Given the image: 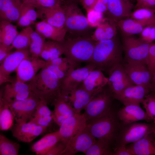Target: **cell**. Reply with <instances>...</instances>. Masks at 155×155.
<instances>
[{
	"label": "cell",
	"mask_w": 155,
	"mask_h": 155,
	"mask_svg": "<svg viewBox=\"0 0 155 155\" xmlns=\"http://www.w3.org/2000/svg\"><path fill=\"white\" fill-rule=\"evenodd\" d=\"M123 52L122 44L117 36L95 42L92 58L89 63L96 69L108 74L115 67L123 63Z\"/></svg>",
	"instance_id": "obj_1"
},
{
	"label": "cell",
	"mask_w": 155,
	"mask_h": 155,
	"mask_svg": "<svg viewBox=\"0 0 155 155\" xmlns=\"http://www.w3.org/2000/svg\"><path fill=\"white\" fill-rule=\"evenodd\" d=\"M28 83L31 90L48 104L53 105L61 96V81L45 66Z\"/></svg>",
	"instance_id": "obj_2"
},
{
	"label": "cell",
	"mask_w": 155,
	"mask_h": 155,
	"mask_svg": "<svg viewBox=\"0 0 155 155\" xmlns=\"http://www.w3.org/2000/svg\"><path fill=\"white\" fill-rule=\"evenodd\" d=\"M61 42L63 54L76 68L81 63L91 61L95 43L91 36L68 37Z\"/></svg>",
	"instance_id": "obj_3"
},
{
	"label": "cell",
	"mask_w": 155,
	"mask_h": 155,
	"mask_svg": "<svg viewBox=\"0 0 155 155\" xmlns=\"http://www.w3.org/2000/svg\"><path fill=\"white\" fill-rule=\"evenodd\" d=\"M121 123L117 113L112 109L104 115L87 123V127L97 140L104 141L114 148Z\"/></svg>",
	"instance_id": "obj_4"
},
{
	"label": "cell",
	"mask_w": 155,
	"mask_h": 155,
	"mask_svg": "<svg viewBox=\"0 0 155 155\" xmlns=\"http://www.w3.org/2000/svg\"><path fill=\"white\" fill-rule=\"evenodd\" d=\"M64 7L66 17L64 28L67 33L69 34V37L91 36L89 33L92 28L89 26L86 17L76 3L70 1Z\"/></svg>",
	"instance_id": "obj_5"
},
{
	"label": "cell",
	"mask_w": 155,
	"mask_h": 155,
	"mask_svg": "<svg viewBox=\"0 0 155 155\" xmlns=\"http://www.w3.org/2000/svg\"><path fill=\"white\" fill-rule=\"evenodd\" d=\"M113 99L107 85L92 98L85 108L83 114L87 123L104 115L111 110Z\"/></svg>",
	"instance_id": "obj_6"
},
{
	"label": "cell",
	"mask_w": 155,
	"mask_h": 155,
	"mask_svg": "<svg viewBox=\"0 0 155 155\" xmlns=\"http://www.w3.org/2000/svg\"><path fill=\"white\" fill-rule=\"evenodd\" d=\"M154 125L153 122H137L125 125L121 123L115 148L118 146H126L153 133Z\"/></svg>",
	"instance_id": "obj_7"
},
{
	"label": "cell",
	"mask_w": 155,
	"mask_h": 155,
	"mask_svg": "<svg viewBox=\"0 0 155 155\" xmlns=\"http://www.w3.org/2000/svg\"><path fill=\"white\" fill-rule=\"evenodd\" d=\"M151 44L140 38L123 36L122 46L124 55V62H140L147 66Z\"/></svg>",
	"instance_id": "obj_8"
},
{
	"label": "cell",
	"mask_w": 155,
	"mask_h": 155,
	"mask_svg": "<svg viewBox=\"0 0 155 155\" xmlns=\"http://www.w3.org/2000/svg\"><path fill=\"white\" fill-rule=\"evenodd\" d=\"M40 100V98L32 92L27 98L8 103L16 122L21 123L29 121L32 117Z\"/></svg>",
	"instance_id": "obj_9"
},
{
	"label": "cell",
	"mask_w": 155,
	"mask_h": 155,
	"mask_svg": "<svg viewBox=\"0 0 155 155\" xmlns=\"http://www.w3.org/2000/svg\"><path fill=\"white\" fill-rule=\"evenodd\" d=\"M96 69L89 63L85 66L70 71L61 81V97L66 100L71 91L82 84L90 73Z\"/></svg>",
	"instance_id": "obj_10"
},
{
	"label": "cell",
	"mask_w": 155,
	"mask_h": 155,
	"mask_svg": "<svg viewBox=\"0 0 155 155\" xmlns=\"http://www.w3.org/2000/svg\"><path fill=\"white\" fill-rule=\"evenodd\" d=\"M30 55L28 48L17 49L8 55L1 63L0 85L7 82H11V73L16 71L22 61Z\"/></svg>",
	"instance_id": "obj_11"
},
{
	"label": "cell",
	"mask_w": 155,
	"mask_h": 155,
	"mask_svg": "<svg viewBox=\"0 0 155 155\" xmlns=\"http://www.w3.org/2000/svg\"><path fill=\"white\" fill-rule=\"evenodd\" d=\"M46 61L40 57L30 55L21 62L16 71V80L25 83L31 81L39 71L45 67Z\"/></svg>",
	"instance_id": "obj_12"
},
{
	"label": "cell",
	"mask_w": 155,
	"mask_h": 155,
	"mask_svg": "<svg viewBox=\"0 0 155 155\" xmlns=\"http://www.w3.org/2000/svg\"><path fill=\"white\" fill-rule=\"evenodd\" d=\"M96 140L91 133L87 126L69 140L62 155H73L79 152L84 154Z\"/></svg>",
	"instance_id": "obj_13"
},
{
	"label": "cell",
	"mask_w": 155,
	"mask_h": 155,
	"mask_svg": "<svg viewBox=\"0 0 155 155\" xmlns=\"http://www.w3.org/2000/svg\"><path fill=\"white\" fill-rule=\"evenodd\" d=\"M123 65L128 76L135 85L150 89L151 74L147 65L140 62L124 61Z\"/></svg>",
	"instance_id": "obj_14"
},
{
	"label": "cell",
	"mask_w": 155,
	"mask_h": 155,
	"mask_svg": "<svg viewBox=\"0 0 155 155\" xmlns=\"http://www.w3.org/2000/svg\"><path fill=\"white\" fill-rule=\"evenodd\" d=\"M86 120L83 114L76 113L70 117L59 126L58 130L61 141L67 144L72 137L87 127Z\"/></svg>",
	"instance_id": "obj_15"
},
{
	"label": "cell",
	"mask_w": 155,
	"mask_h": 155,
	"mask_svg": "<svg viewBox=\"0 0 155 155\" xmlns=\"http://www.w3.org/2000/svg\"><path fill=\"white\" fill-rule=\"evenodd\" d=\"M108 74L107 86L113 98L127 88L135 85L126 73L123 64L115 67Z\"/></svg>",
	"instance_id": "obj_16"
},
{
	"label": "cell",
	"mask_w": 155,
	"mask_h": 155,
	"mask_svg": "<svg viewBox=\"0 0 155 155\" xmlns=\"http://www.w3.org/2000/svg\"><path fill=\"white\" fill-rule=\"evenodd\" d=\"M13 137L19 141L29 143L45 132L47 128L30 121L16 123L11 128Z\"/></svg>",
	"instance_id": "obj_17"
},
{
	"label": "cell",
	"mask_w": 155,
	"mask_h": 155,
	"mask_svg": "<svg viewBox=\"0 0 155 155\" xmlns=\"http://www.w3.org/2000/svg\"><path fill=\"white\" fill-rule=\"evenodd\" d=\"M151 92L148 88L135 85L127 88L114 96V98L120 102L124 106L130 104L140 105L145 96Z\"/></svg>",
	"instance_id": "obj_18"
},
{
	"label": "cell",
	"mask_w": 155,
	"mask_h": 155,
	"mask_svg": "<svg viewBox=\"0 0 155 155\" xmlns=\"http://www.w3.org/2000/svg\"><path fill=\"white\" fill-rule=\"evenodd\" d=\"M133 7L131 2L126 0H108L106 18L115 23L129 18Z\"/></svg>",
	"instance_id": "obj_19"
},
{
	"label": "cell",
	"mask_w": 155,
	"mask_h": 155,
	"mask_svg": "<svg viewBox=\"0 0 155 155\" xmlns=\"http://www.w3.org/2000/svg\"><path fill=\"white\" fill-rule=\"evenodd\" d=\"M37 8L42 18L47 23L59 28H64L65 21V8L61 3L50 7H45L38 5Z\"/></svg>",
	"instance_id": "obj_20"
},
{
	"label": "cell",
	"mask_w": 155,
	"mask_h": 155,
	"mask_svg": "<svg viewBox=\"0 0 155 155\" xmlns=\"http://www.w3.org/2000/svg\"><path fill=\"white\" fill-rule=\"evenodd\" d=\"M121 123L127 124L140 121L144 120L148 123L152 122L146 112L136 104H130L124 106L117 113Z\"/></svg>",
	"instance_id": "obj_21"
},
{
	"label": "cell",
	"mask_w": 155,
	"mask_h": 155,
	"mask_svg": "<svg viewBox=\"0 0 155 155\" xmlns=\"http://www.w3.org/2000/svg\"><path fill=\"white\" fill-rule=\"evenodd\" d=\"M82 83L71 91L66 99V101L73 106L76 113L80 114L82 110L84 109L95 96L86 90Z\"/></svg>",
	"instance_id": "obj_22"
},
{
	"label": "cell",
	"mask_w": 155,
	"mask_h": 155,
	"mask_svg": "<svg viewBox=\"0 0 155 155\" xmlns=\"http://www.w3.org/2000/svg\"><path fill=\"white\" fill-rule=\"evenodd\" d=\"M108 78L100 70H92L83 82V88L88 92L95 95L108 84Z\"/></svg>",
	"instance_id": "obj_23"
},
{
	"label": "cell",
	"mask_w": 155,
	"mask_h": 155,
	"mask_svg": "<svg viewBox=\"0 0 155 155\" xmlns=\"http://www.w3.org/2000/svg\"><path fill=\"white\" fill-rule=\"evenodd\" d=\"M22 3L21 0H0V20L17 23Z\"/></svg>",
	"instance_id": "obj_24"
},
{
	"label": "cell",
	"mask_w": 155,
	"mask_h": 155,
	"mask_svg": "<svg viewBox=\"0 0 155 155\" xmlns=\"http://www.w3.org/2000/svg\"><path fill=\"white\" fill-rule=\"evenodd\" d=\"M35 31L46 39L59 42L65 39L67 30L65 28H59L47 23L44 20L35 23Z\"/></svg>",
	"instance_id": "obj_25"
},
{
	"label": "cell",
	"mask_w": 155,
	"mask_h": 155,
	"mask_svg": "<svg viewBox=\"0 0 155 155\" xmlns=\"http://www.w3.org/2000/svg\"><path fill=\"white\" fill-rule=\"evenodd\" d=\"M133 155H155V137L153 133L126 146Z\"/></svg>",
	"instance_id": "obj_26"
},
{
	"label": "cell",
	"mask_w": 155,
	"mask_h": 155,
	"mask_svg": "<svg viewBox=\"0 0 155 155\" xmlns=\"http://www.w3.org/2000/svg\"><path fill=\"white\" fill-rule=\"evenodd\" d=\"M37 3L30 1L23 2L20 18L17 26L25 28L30 26L37 19L40 18V15L37 8Z\"/></svg>",
	"instance_id": "obj_27"
},
{
	"label": "cell",
	"mask_w": 155,
	"mask_h": 155,
	"mask_svg": "<svg viewBox=\"0 0 155 155\" xmlns=\"http://www.w3.org/2000/svg\"><path fill=\"white\" fill-rule=\"evenodd\" d=\"M117 25L115 22L106 18H104L91 36L95 42L112 39L116 36Z\"/></svg>",
	"instance_id": "obj_28"
},
{
	"label": "cell",
	"mask_w": 155,
	"mask_h": 155,
	"mask_svg": "<svg viewBox=\"0 0 155 155\" xmlns=\"http://www.w3.org/2000/svg\"><path fill=\"white\" fill-rule=\"evenodd\" d=\"M61 140L58 131L49 133L34 143L31 150L37 155H46L57 143Z\"/></svg>",
	"instance_id": "obj_29"
},
{
	"label": "cell",
	"mask_w": 155,
	"mask_h": 155,
	"mask_svg": "<svg viewBox=\"0 0 155 155\" xmlns=\"http://www.w3.org/2000/svg\"><path fill=\"white\" fill-rule=\"evenodd\" d=\"M123 36H130L140 34L144 28L148 26L145 22L131 18H128L116 22Z\"/></svg>",
	"instance_id": "obj_30"
},
{
	"label": "cell",
	"mask_w": 155,
	"mask_h": 155,
	"mask_svg": "<svg viewBox=\"0 0 155 155\" xmlns=\"http://www.w3.org/2000/svg\"><path fill=\"white\" fill-rule=\"evenodd\" d=\"M18 26L6 20L0 22V43L11 45L19 33Z\"/></svg>",
	"instance_id": "obj_31"
},
{
	"label": "cell",
	"mask_w": 155,
	"mask_h": 155,
	"mask_svg": "<svg viewBox=\"0 0 155 155\" xmlns=\"http://www.w3.org/2000/svg\"><path fill=\"white\" fill-rule=\"evenodd\" d=\"M63 54L61 42L51 40L46 41L40 57L46 61H50Z\"/></svg>",
	"instance_id": "obj_32"
},
{
	"label": "cell",
	"mask_w": 155,
	"mask_h": 155,
	"mask_svg": "<svg viewBox=\"0 0 155 155\" xmlns=\"http://www.w3.org/2000/svg\"><path fill=\"white\" fill-rule=\"evenodd\" d=\"M28 90L30 89L28 83L16 80L6 85L3 90L0 91V92L3 99L9 103L11 102L18 93Z\"/></svg>",
	"instance_id": "obj_33"
},
{
	"label": "cell",
	"mask_w": 155,
	"mask_h": 155,
	"mask_svg": "<svg viewBox=\"0 0 155 155\" xmlns=\"http://www.w3.org/2000/svg\"><path fill=\"white\" fill-rule=\"evenodd\" d=\"M14 118L7 102L0 94V129L5 131L11 128L13 124Z\"/></svg>",
	"instance_id": "obj_34"
},
{
	"label": "cell",
	"mask_w": 155,
	"mask_h": 155,
	"mask_svg": "<svg viewBox=\"0 0 155 155\" xmlns=\"http://www.w3.org/2000/svg\"><path fill=\"white\" fill-rule=\"evenodd\" d=\"M34 30L30 26L24 28L19 32L13 41L12 46L16 50L28 48L31 35Z\"/></svg>",
	"instance_id": "obj_35"
},
{
	"label": "cell",
	"mask_w": 155,
	"mask_h": 155,
	"mask_svg": "<svg viewBox=\"0 0 155 155\" xmlns=\"http://www.w3.org/2000/svg\"><path fill=\"white\" fill-rule=\"evenodd\" d=\"M113 147L106 142L97 140L84 153L86 155H111Z\"/></svg>",
	"instance_id": "obj_36"
},
{
	"label": "cell",
	"mask_w": 155,
	"mask_h": 155,
	"mask_svg": "<svg viewBox=\"0 0 155 155\" xmlns=\"http://www.w3.org/2000/svg\"><path fill=\"white\" fill-rule=\"evenodd\" d=\"M46 39L35 30L33 31L31 35V41L29 47L31 56L40 57L46 41Z\"/></svg>",
	"instance_id": "obj_37"
},
{
	"label": "cell",
	"mask_w": 155,
	"mask_h": 155,
	"mask_svg": "<svg viewBox=\"0 0 155 155\" xmlns=\"http://www.w3.org/2000/svg\"><path fill=\"white\" fill-rule=\"evenodd\" d=\"M20 148L18 143L9 140L3 134L0 133V155H18Z\"/></svg>",
	"instance_id": "obj_38"
},
{
	"label": "cell",
	"mask_w": 155,
	"mask_h": 155,
	"mask_svg": "<svg viewBox=\"0 0 155 155\" xmlns=\"http://www.w3.org/2000/svg\"><path fill=\"white\" fill-rule=\"evenodd\" d=\"M131 18L142 21L148 26H155V11L146 8L137 9L132 12Z\"/></svg>",
	"instance_id": "obj_39"
},
{
	"label": "cell",
	"mask_w": 155,
	"mask_h": 155,
	"mask_svg": "<svg viewBox=\"0 0 155 155\" xmlns=\"http://www.w3.org/2000/svg\"><path fill=\"white\" fill-rule=\"evenodd\" d=\"M53 105L54 106V115L66 116L69 117L76 113L73 106L61 97L55 101Z\"/></svg>",
	"instance_id": "obj_40"
},
{
	"label": "cell",
	"mask_w": 155,
	"mask_h": 155,
	"mask_svg": "<svg viewBox=\"0 0 155 155\" xmlns=\"http://www.w3.org/2000/svg\"><path fill=\"white\" fill-rule=\"evenodd\" d=\"M142 104L152 122L155 124V94L150 92L145 96Z\"/></svg>",
	"instance_id": "obj_41"
},
{
	"label": "cell",
	"mask_w": 155,
	"mask_h": 155,
	"mask_svg": "<svg viewBox=\"0 0 155 155\" xmlns=\"http://www.w3.org/2000/svg\"><path fill=\"white\" fill-rule=\"evenodd\" d=\"M86 18L89 26L93 28L97 27L104 19L103 13L92 8L86 11Z\"/></svg>",
	"instance_id": "obj_42"
},
{
	"label": "cell",
	"mask_w": 155,
	"mask_h": 155,
	"mask_svg": "<svg viewBox=\"0 0 155 155\" xmlns=\"http://www.w3.org/2000/svg\"><path fill=\"white\" fill-rule=\"evenodd\" d=\"M48 104L45 100H40L32 117H43L53 115V111H51L50 109L47 106Z\"/></svg>",
	"instance_id": "obj_43"
},
{
	"label": "cell",
	"mask_w": 155,
	"mask_h": 155,
	"mask_svg": "<svg viewBox=\"0 0 155 155\" xmlns=\"http://www.w3.org/2000/svg\"><path fill=\"white\" fill-rule=\"evenodd\" d=\"M53 117V114L50 116L32 117L28 121L47 129L54 122Z\"/></svg>",
	"instance_id": "obj_44"
},
{
	"label": "cell",
	"mask_w": 155,
	"mask_h": 155,
	"mask_svg": "<svg viewBox=\"0 0 155 155\" xmlns=\"http://www.w3.org/2000/svg\"><path fill=\"white\" fill-rule=\"evenodd\" d=\"M140 34V38L149 43L155 40V26H148L145 27Z\"/></svg>",
	"instance_id": "obj_45"
},
{
	"label": "cell",
	"mask_w": 155,
	"mask_h": 155,
	"mask_svg": "<svg viewBox=\"0 0 155 155\" xmlns=\"http://www.w3.org/2000/svg\"><path fill=\"white\" fill-rule=\"evenodd\" d=\"M147 67L152 75L155 70V43H151L150 46Z\"/></svg>",
	"instance_id": "obj_46"
},
{
	"label": "cell",
	"mask_w": 155,
	"mask_h": 155,
	"mask_svg": "<svg viewBox=\"0 0 155 155\" xmlns=\"http://www.w3.org/2000/svg\"><path fill=\"white\" fill-rule=\"evenodd\" d=\"M66 145L61 140L58 142L48 152L46 155H62Z\"/></svg>",
	"instance_id": "obj_47"
},
{
	"label": "cell",
	"mask_w": 155,
	"mask_h": 155,
	"mask_svg": "<svg viewBox=\"0 0 155 155\" xmlns=\"http://www.w3.org/2000/svg\"><path fill=\"white\" fill-rule=\"evenodd\" d=\"M136 9L146 8L155 11V0H136Z\"/></svg>",
	"instance_id": "obj_48"
},
{
	"label": "cell",
	"mask_w": 155,
	"mask_h": 155,
	"mask_svg": "<svg viewBox=\"0 0 155 155\" xmlns=\"http://www.w3.org/2000/svg\"><path fill=\"white\" fill-rule=\"evenodd\" d=\"M45 67L53 73L58 78L62 81L66 74L61 70L57 66L46 61Z\"/></svg>",
	"instance_id": "obj_49"
},
{
	"label": "cell",
	"mask_w": 155,
	"mask_h": 155,
	"mask_svg": "<svg viewBox=\"0 0 155 155\" xmlns=\"http://www.w3.org/2000/svg\"><path fill=\"white\" fill-rule=\"evenodd\" d=\"M13 48L11 45L7 46L0 43V63H1L4 59L12 52Z\"/></svg>",
	"instance_id": "obj_50"
},
{
	"label": "cell",
	"mask_w": 155,
	"mask_h": 155,
	"mask_svg": "<svg viewBox=\"0 0 155 155\" xmlns=\"http://www.w3.org/2000/svg\"><path fill=\"white\" fill-rule=\"evenodd\" d=\"M113 155H133L131 151L126 146H118L114 149Z\"/></svg>",
	"instance_id": "obj_51"
},
{
	"label": "cell",
	"mask_w": 155,
	"mask_h": 155,
	"mask_svg": "<svg viewBox=\"0 0 155 155\" xmlns=\"http://www.w3.org/2000/svg\"><path fill=\"white\" fill-rule=\"evenodd\" d=\"M61 0H38L37 5L45 7H50L61 3Z\"/></svg>",
	"instance_id": "obj_52"
},
{
	"label": "cell",
	"mask_w": 155,
	"mask_h": 155,
	"mask_svg": "<svg viewBox=\"0 0 155 155\" xmlns=\"http://www.w3.org/2000/svg\"><path fill=\"white\" fill-rule=\"evenodd\" d=\"M92 9L103 13H105L108 9L107 5L98 0L93 6Z\"/></svg>",
	"instance_id": "obj_53"
},
{
	"label": "cell",
	"mask_w": 155,
	"mask_h": 155,
	"mask_svg": "<svg viewBox=\"0 0 155 155\" xmlns=\"http://www.w3.org/2000/svg\"><path fill=\"white\" fill-rule=\"evenodd\" d=\"M98 0H79L84 8L87 10L92 8L94 5Z\"/></svg>",
	"instance_id": "obj_54"
},
{
	"label": "cell",
	"mask_w": 155,
	"mask_h": 155,
	"mask_svg": "<svg viewBox=\"0 0 155 155\" xmlns=\"http://www.w3.org/2000/svg\"><path fill=\"white\" fill-rule=\"evenodd\" d=\"M150 89L151 92L155 94V70L151 75Z\"/></svg>",
	"instance_id": "obj_55"
},
{
	"label": "cell",
	"mask_w": 155,
	"mask_h": 155,
	"mask_svg": "<svg viewBox=\"0 0 155 155\" xmlns=\"http://www.w3.org/2000/svg\"><path fill=\"white\" fill-rule=\"evenodd\" d=\"M23 2L26 1H30L36 3L37 4V2L38 0H21Z\"/></svg>",
	"instance_id": "obj_56"
},
{
	"label": "cell",
	"mask_w": 155,
	"mask_h": 155,
	"mask_svg": "<svg viewBox=\"0 0 155 155\" xmlns=\"http://www.w3.org/2000/svg\"><path fill=\"white\" fill-rule=\"evenodd\" d=\"M70 2H73L76 3L77 2L79 1V0H69Z\"/></svg>",
	"instance_id": "obj_57"
},
{
	"label": "cell",
	"mask_w": 155,
	"mask_h": 155,
	"mask_svg": "<svg viewBox=\"0 0 155 155\" xmlns=\"http://www.w3.org/2000/svg\"><path fill=\"white\" fill-rule=\"evenodd\" d=\"M153 133H154L155 137V124L153 129Z\"/></svg>",
	"instance_id": "obj_58"
},
{
	"label": "cell",
	"mask_w": 155,
	"mask_h": 155,
	"mask_svg": "<svg viewBox=\"0 0 155 155\" xmlns=\"http://www.w3.org/2000/svg\"><path fill=\"white\" fill-rule=\"evenodd\" d=\"M126 0L128 1H130H130H131V0Z\"/></svg>",
	"instance_id": "obj_59"
}]
</instances>
